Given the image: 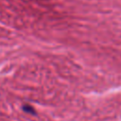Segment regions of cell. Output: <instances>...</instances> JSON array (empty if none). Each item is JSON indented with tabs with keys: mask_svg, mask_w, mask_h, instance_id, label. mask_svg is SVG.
<instances>
[{
	"mask_svg": "<svg viewBox=\"0 0 121 121\" xmlns=\"http://www.w3.org/2000/svg\"><path fill=\"white\" fill-rule=\"evenodd\" d=\"M24 109H25V111H26V112H34L33 111H31V110H33L32 108H30V107H24Z\"/></svg>",
	"mask_w": 121,
	"mask_h": 121,
	"instance_id": "1",
	"label": "cell"
}]
</instances>
